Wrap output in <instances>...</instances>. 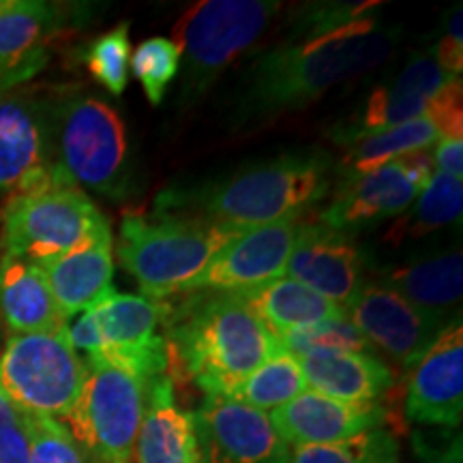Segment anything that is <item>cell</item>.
Wrapping results in <instances>:
<instances>
[{
  "label": "cell",
  "mask_w": 463,
  "mask_h": 463,
  "mask_svg": "<svg viewBox=\"0 0 463 463\" xmlns=\"http://www.w3.org/2000/svg\"><path fill=\"white\" fill-rule=\"evenodd\" d=\"M399 37V28L380 24L373 15L264 52L247 67L234 92V127L249 131L300 112L335 86L384 65Z\"/></svg>",
  "instance_id": "1"
},
{
  "label": "cell",
  "mask_w": 463,
  "mask_h": 463,
  "mask_svg": "<svg viewBox=\"0 0 463 463\" xmlns=\"http://www.w3.org/2000/svg\"><path fill=\"white\" fill-rule=\"evenodd\" d=\"M167 372L204 395L228 392L281 352L279 341L234 292H187L165 300Z\"/></svg>",
  "instance_id": "2"
},
{
  "label": "cell",
  "mask_w": 463,
  "mask_h": 463,
  "mask_svg": "<svg viewBox=\"0 0 463 463\" xmlns=\"http://www.w3.org/2000/svg\"><path fill=\"white\" fill-rule=\"evenodd\" d=\"M326 150H294L200 184L159 194L155 211L195 217L230 230H251L283 219H303L333 189Z\"/></svg>",
  "instance_id": "3"
},
{
  "label": "cell",
  "mask_w": 463,
  "mask_h": 463,
  "mask_svg": "<svg viewBox=\"0 0 463 463\" xmlns=\"http://www.w3.org/2000/svg\"><path fill=\"white\" fill-rule=\"evenodd\" d=\"M54 174L80 189L123 202L133 191L127 125L112 103L86 90L50 97Z\"/></svg>",
  "instance_id": "4"
},
{
  "label": "cell",
  "mask_w": 463,
  "mask_h": 463,
  "mask_svg": "<svg viewBox=\"0 0 463 463\" xmlns=\"http://www.w3.org/2000/svg\"><path fill=\"white\" fill-rule=\"evenodd\" d=\"M239 230L170 213L129 211L120 222L118 260L142 297L170 300L187 294L215 253Z\"/></svg>",
  "instance_id": "5"
},
{
  "label": "cell",
  "mask_w": 463,
  "mask_h": 463,
  "mask_svg": "<svg viewBox=\"0 0 463 463\" xmlns=\"http://www.w3.org/2000/svg\"><path fill=\"white\" fill-rule=\"evenodd\" d=\"M279 9L277 0H204L184 11L172 39L181 52L178 103L200 101L219 75L262 37Z\"/></svg>",
  "instance_id": "6"
},
{
  "label": "cell",
  "mask_w": 463,
  "mask_h": 463,
  "mask_svg": "<svg viewBox=\"0 0 463 463\" xmlns=\"http://www.w3.org/2000/svg\"><path fill=\"white\" fill-rule=\"evenodd\" d=\"M103 222L84 189L52 174L48 181L11 194L3 208L5 256L42 269L89 239Z\"/></svg>",
  "instance_id": "7"
},
{
  "label": "cell",
  "mask_w": 463,
  "mask_h": 463,
  "mask_svg": "<svg viewBox=\"0 0 463 463\" xmlns=\"http://www.w3.org/2000/svg\"><path fill=\"white\" fill-rule=\"evenodd\" d=\"M84 361V389L62 422L90 463H131L153 380L97 356Z\"/></svg>",
  "instance_id": "8"
},
{
  "label": "cell",
  "mask_w": 463,
  "mask_h": 463,
  "mask_svg": "<svg viewBox=\"0 0 463 463\" xmlns=\"http://www.w3.org/2000/svg\"><path fill=\"white\" fill-rule=\"evenodd\" d=\"M67 328L11 335L5 344L0 391L26 414L62 422L84 389L89 369L69 341Z\"/></svg>",
  "instance_id": "9"
},
{
  "label": "cell",
  "mask_w": 463,
  "mask_h": 463,
  "mask_svg": "<svg viewBox=\"0 0 463 463\" xmlns=\"http://www.w3.org/2000/svg\"><path fill=\"white\" fill-rule=\"evenodd\" d=\"M431 150L403 155L378 170L339 181V187L317 222L328 228L354 234L391 217H402L431 181Z\"/></svg>",
  "instance_id": "10"
},
{
  "label": "cell",
  "mask_w": 463,
  "mask_h": 463,
  "mask_svg": "<svg viewBox=\"0 0 463 463\" xmlns=\"http://www.w3.org/2000/svg\"><path fill=\"white\" fill-rule=\"evenodd\" d=\"M86 311L95 322L97 339H99L97 358L118 364L148 382L165 375V300L112 289Z\"/></svg>",
  "instance_id": "11"
},
{
  "label": "cell",
  "mask_w": 463,
  "mask_h": 463,
  "mask_svg": "<svg viewBox=\"0 0 463 463\" xmlns=\"http://www.w3.org/2000/svg\"><path fill=\"white\" fill-rule=\"evenodd\" d=\"M191 416L200 463H289L292 449L262 410L225 395H206Z\"/></svg>",
  "instance_id": "12"
},
{
  "label": "cell",
  "mask_w": 463,
  "mask_h": 463,
  "mask_svg": "<svg viewBox=\"0 0 463 463\" xmlns=\"http://www.w3.org/2000/svg\"><path fill=\"white\" fill-rule=\"evenodd\" d=\"M52 174L50 97L33 90L0 95V191L17 194Z\"/></svg>",
  "instance_id": "13"
},
{
  "label": "cell",
  "mask_w": 463,
  "mask_h": 463,
  "mask_svg": "<svg viewBox=\"0 0 463 463\" xmlns=\"http://www.w3.org/2000/svg\"><path fill=\"white\" fill-rule=\"evenodd\" d=\"M300 219L242 230L208 262L189 292H249L279 279L292 253Z\"/></svg>",
  "instance_id": "14"
},
{
  "label": "cell",
  "mask_w": 463,
  "mask_h": 463,
  "mask_svg": "<svg viewBox=\"0 0 463 463\" xmlns=\"http://www.w3.org/2000/svg\"><path fill=\"white\" fill-rule=\"evenodd\" d=\"M361 247L345 232L320 222H300L286 264L288 279L303 283L316 294L347 309L364 286Z\"/></svg>",
  "instance_id": "15"
},
{
  "label": "cell",
  "mask_w": 463,
  "mask_h": 463,
  "mask_svg": "<svg viewBox=\"0 0 463 463\" xmlns=\"http://www.w3.org/2000/svg\"><path fill=\"white\" fill-rule=\"evenodd\" d=\"M463 414V328H442L408 375L405 416L419 425L459 427Z\"/></svg>",
  "instance_id": "16"
},
{
  "label": "cell",
  "mask_w": 463,
  "mask_h": 463,
  "mask_svg": "<svg viewBox=\"0 0 463 463\" xmlns=\"http://www.w3.org/2000/svg\"><path fill=\"white\" fill-rule=\"evenodd\" d=\"M347 317L373 350H382L403 369H412L442 331L386 283H364L347 307Z\"/></svg>",
  "instance_id": "17"
},
{
  "label": "cell",
  "mask_w": 463,
  "mask_h": 463,
  "mask_svg": "<svg viewBox=\"0 0 463 463\" xmlns=\"http://www.w3.org/2000/svg\"><path fill=\"white\" fill-rule=\"evenodd\" d=\"M269 416L279 438L292 449L339 442L382 430L392 420L391 405L384 402L347 403L309 389Z\"/></svg>",
  "instance_id": "18"
},
{
  "label": "cell",
  "mask_w": 463,
  "mask_h": 463,
  "mask_svg": "<svg viewBox=\"0 0 463 463\" xmlns=\"http://www.w3.org/2000/svg\"><path fill=\"white\" fill-rule=\"evenodd\" d=\"M62 31V11L42 0H0V95L31 82L48 67Z\"/></svg>",
  "instance_id": "19"
},
{
  "label": "cell",
  "mask_w": 463,
  "mask_h": 463,
  "mask_svg": "<svg viewBox=\"0 0 463 463\" xmlns=\"http://www.w3.org/2000/svg\"><path fill=\"white\" fill-rule=\"evenodd\" d=\"M455 75L439 67L433 52H420L410 58L402 73L389 84H382L369 95L367 103L352 127L337 129L333 137L341 144L364 133L386 131L425 114L427 103L447 86Z\"/></svg>",
  "instance_id": "20"
},
{
  "label": "cell",
  "mask_w": 463,
  "mask_h": 463,
  "mask_svg": "<svg viewBox=\"0 0 463 463\" xmlns=\"http://www.w3.org/2000/svg\"><path fill=\"white\" fill-rule=\"evenodd\" d=\"M112 245V230L103 222L78 247L42 266L56 305L67 320L90 309L114 289Z\"/></svg>",
  "instance_id": "21"
},
{
  "label": "cell",
  "mask_w": 463,
  "mask_h": 463,
  "mask_svg": "<svg viewBox=\"0 0 463 463\" xmlns=\"http://www.w3.org/2000/svg\"><path fill=\"white\" fill-rule=\"evenodd\" d=\"M131 463H200L194 416L178 405L174 382L167 375L148 384L146 410Z\"/></svg>",
  "instance_id": "22"
},
{
  "label": "cell",
  "mask_w": 463,
  "mask_h": 463,
  "mask_svg": "<svg viewBox=\"0 0 463 463\" xmlns=\"http://www.w3.org/2000/svg\"><path fill=\"white\" fill-rule=\"evenodd\" d=\"M297 361L311 391L339 402H382L395 384L392 372L375 354L320 350L300 354Z\"/></svg>",
  "instance_id": "23"
},
{
  "label": "cell",
  "mask_w": 463,
  "mask_h": 463,
  "mask_svg": "<svg viewBox=\"0 0 463 463\" xmlns=\"http://www.w3.org/2000/svg\"><path fill=\"white\" fill-rule=\"evenodd\" d=\"M386 286L408 300L438 328L455 322L461 305L463 256L461 249L414 260L386 275Z\"/></svg>",
  "instance_id": "24"
},
{
  "label": "cell",
  "mask_w": 463,
  "mask_h": 463,
  "mask_svg": "<svg viewBox=\"0 0 463 463\" xmlns=\"http://www.w3.org/2000/svg\"><path fill=\"white\" fill-rule=\"evenodd\" d=\"M0 320L11 335L54 333L69 326L43 270L24 260H0Z\"/></svg>",
  "instance_id": "25"
},
{
  "label": "cell",
  "mask_w": 463,
  "mask_h": 463,
  "mask_svg": "<svg viewBox=\"0 0 463 463\" xmlns=\"http://www.w3.org/2000/svg\"><path fill=\"white\" fill-rule=\"evenodd\" d=\"M239 294L242 303L256 314L266 328L275 335H283L314 324L341 320L347 309L331 303L303 283L279 277L262 288Z\"/></svg>",
  "instance_id": "26"
},
{
  "label": "cell",
  "mask_w": 463,
  "mask_h": 463,
  "mask_svg": "<svg viewBox=\"0 0 463 463\" xmlns=\"http://www.w3.org/2000/svg\"><path fill=\"white\" fill-rule=\"evenodd\" d=\"M439 133L425 114L399 127L386 131L364 133L354 140L345 142V153L339 170L344 178L358 176V174L378 170L403 155L427 150L438 142Z\"/></svg>",
  "instance_id": "27"
},
{
  "label": "cell",
  "mask_w": 463,
  "mask_h": 463,
  "mask_svg": "<svg viewBox=\"0 0 463 463\" xmlns=\"http://www.w3.org/2000/svg\"><path fill=\"white\" fill-rule=\"evenodd\" d=\"M463 184L459 178L449 174L433 172L430 184L414 200V204L397 217V222L386 232L384 241L391 245H403L408 241L422 239L444 225L461 219Z\"/></svg>",
  "instance_id": "28"
},
{
  "label": "cell",
  "mask_w": 463,
  "mask_h": 463,
  "mask_svg": "<svg viewBox=\"0 0 463 463\" xmlns=\"http://www.w3.org/2000/svg\"><path fill=\"white\" fill-rule=\"evenodd\" d=\"M307 391L303 369L289 352L281 350L260 364L253 373L232 389L228 395L256 410H277Z\"/></svg>",
  "instance_id": "29"
},
{
  "label": "cell",
  "mask_w": 463,
  "mask_h": 463,
  "mask_svg": "<svg viewBox=\"0 0 463 463\" xmlns=\"http://www.w3.org/2000/svg\"><path fill=\"white\" fill-rule=\"evenodd\" d=\"M82 62L103 89L116 97L123 95L129 82L131 62L129 24L123 22L112 31L92 39L82 52Z\"/></svg>",
  "instance_id": "30"
},
{
  "label": "cell",
  "mask_w": 463,
  "mask_h": 463,
  "mask_svg": "<svg viewBox=\"0 0 463 463\" xmlns=\"http://www.w3.org/2000/svg\"><path fill=\"white\" fill-rule=\"evenodd\" d=\"M131 73L142 86L146 99L153 106L164 101L167 86L176 80L181 69V52L176 43L165 37H150L137 45L131 54Z\"/></svg>",
  "instance_id": "31"
},
{
  "label": "cell",
  "mask_w": 463,
  "mask_h": 463,
  "mask_svg": "<svg viewBox=\"0 0 463 463\" xmlns=\"http://www.w3.org/2000/svg\"><path fill=\"white\" fill-rule=\"evenodd\" d=\"M395 447L399 444L391 431L375 430L339 442L294 447L289 463H375Z\"/></svg>",
  "instance_id": "32"
},
{
  "label": "cell",
  "mask_w": 463,
  "mask_h": 463,
  "mask_svg": "<svg viewBox=\"0 0 463 463\" xmlns=\"http://www.w3.org/2000/svg\"><path fill=\"white\" fill-rule=\"evenodd\" d=\"M277 341H279L281 350L289 352L292 356L320 350L363 352V354H373L375 352L347 316L341 320L314 324V326L298 328V331L277 335Z\"/></svg>",
  "instance_id": "33"
},
{
  "label": "cell",
  "mask_w": 463,
  "mask_h": 463,
  "mask_svg": "<svg viewBox=\"0 0 463 463\" xmlns=\"http://www.w3.org/2000/svg\"><path fill=\"white\" fill-rule=\"evenodd\" d=\"M380 3H311L297 11V17L292 20V37H314L337 31L354 22L367 20L378 14Z\"/></svg>",
  "instance_id": "34"
},
{
  "label": "cell",
  "mask_w": 463,
  "mask_h": 463,
  "mask_svg": "<svg viewBox=\"0 0 463 463\" xmlns=\"http://www.w3.org/2000/svg\"><path fill=\"white\" fill-rule=\"evenodd\" d=\"M31 461L28 463H90L78 447L65 422L28 414Z\"/></svg>",
  "instance_id": "35"
},
{
  "label": "cell",
  "mask_w": 463,
  "mask_h": 463,
  "mask_svg": "<svg viewBox=\"0 0 463 463\" xmlns=\"http://www.w3.org/2000/svg\"><path fill=\"white\" fill-rule=\"evenodd\" d=\"M31 461L28 414L0 391V463Z\"/></svg>",
  "instance_id": "36"
},
{
  "label": "cell",
  "mask_w": 463,
  "mask_h": 463,
  "mask_svg": "<svg viewBox=\"0 0 463 463\" xmlns=\"http://www.w3.org/2000/svg\"><path fill=\"white\" fill-rule=\"evenodd\" d=\"M425 116L436 127L439 137L463 140V86L459 78L450 80L436 97H431Z\"/></svg>",
  "instance_id": "37"
},
{
  "label": "cell",
  "mask_w": 463,
  "mask_h": 463,
  "mask_svg": "<svg viewBox=\"0 0 463 463\" xmlns=\"http://www.w3.org/2000/svg\"><path fill=\"white\" fill-rule=\"evenodd\" d=\"M463 14L461 7L457 5L449 14L447 26H444V34L439 37L436 48H433V56L439 62L449 75L459 78L463 69Z\"/></svg>",
  "instance_id": "38"
},
{
  "label": "cell",
  "mask_w": 463,
  "mask_h": 463,
  "mask_svg": "<svg viewBox=\"0 0 463 463\" xmlns=\"http://www.w3.org/2000/svg\"><path fill=\"white\" fill-rule=\"evenodd\" d=\"M433 167L436 172L449 174V176L459 178L463 176V140L455 137H439L436 148L431 153Z\"/></svg>",
  "instance_id": "39"
},
{
  "label": "cell",
  "mask_w": 463,
  "mask_h": 463,
  "mask_svg": "<svg viewBox=\"0 0 463 463\" xmlns=\"http://www.w3.org/2000/svg\"><path fill=\"white\" fill-rule=\"evenodd\" d=\"M414 447L419 450V455L425 459V463H463V450H461V436H455L447 447L436 449L430 447L425 439L416 436Z\"/></svg>",
  "instance_id": "40"
},
{
  "label": "cell",
  "mask_w": 463,
  "mask_h": 463,
  "mask_svg": "<svg viewBox=\"0 0 463 463\" xmlns=\"http://www.w3.org/2000/svg\"><path fill=\"white\" fill-rule=\"evenodd\" d=\"M375 463H399V447L391 449L389 453H384Z\"/></svg>",
  "instance_id": "41"
}]
</instances>
